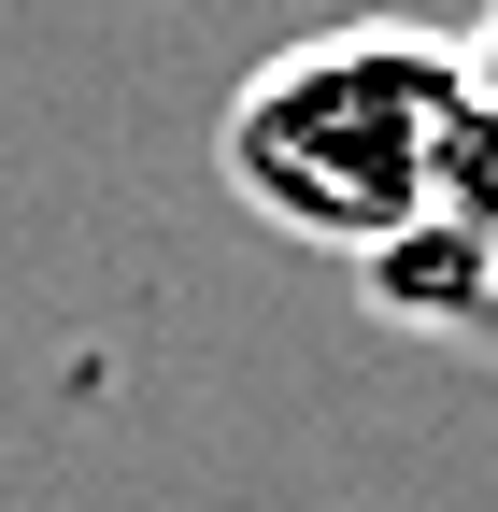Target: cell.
I'll use <instances>...</instances> for the list:
<instances>
[{"mask_svg": "<svg viewBox=\"0 0 498 512\" xmlns=\"http://www.w3.org/2000/svg\"><path fill=\"white\" fill-rule=\"evenodd\" d=\"M470 114V72H456V29H399V15H342V29H299L271 43L257 72L228 86V128H214V171L228 200L314 242V256H385L427 185H442V143Z\"/></svg>", "mask_w": 498, "mask_h": 512, "instance_id": "6da1fadb", "label": "cell"}, {"mask_svg": "<svg viewBox=\"0 0 498 512\" xmlns=\"http://www.w3.org/2000/svg\"><path fill=\"white\" fill-rule=\"evenodd\" d=\"M456 72H470V100L498 114V0H484V15H470V29H456Z\"/></svg>", "mask_w": 498, "mask_h": 512, "instance_id": "7a4b0ae2", "label": "cell"}]
</instances>
